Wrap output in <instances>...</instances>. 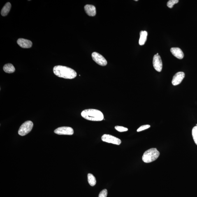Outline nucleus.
Returning a JSON list of instances; mask_svg holds the SVG:
<instances>
[{
	"label": "nucleus",
	"mask_w": 197,
	"mask_h": 197,
	"mask_svg": "<svg viewBox=\"0 0 197 197\" xmlns=\"http://www.w3.org/2000/svg\"><path fill=\"white\" fill-rule=\"evenodd\" d=\"M53 71L54 74L61 78L71 79L77 76V73L75 70L66 66H56L53 68Z\"/></svg>",
	"instance_id": "1"
},
{
	"label": "nucleus",
	"mask_w": 197,
	"mask_h": 197,
	"mask_svg": "<svg viewBox=\"0 0 197 197\" xmlns=\"http://www.w3.org/2000/svg\"><path fill=\"white\" fill-rule=\"evenodd\" d=\"M81 115L87 120L93 121H102L104 119L103 114L101 111L94 109L84 110L81 112Z\"/></svg>",
	"instance_id": "2"
},
{
	"label": "nucleus",
	"mask_w": 197,
	"mask_h": 197,
	"mask_svg": "<svg viewBox=\"0 0 197 197\" xmlns=\"http://www.w3.org/2000/svg\"><path fill=\"white\" fill-rule=\"evenodd\" d=\"M160 154L157 149L153 148L145 151L142 156V160L145 163L152 162L158 159Z\"/></svg>",
	"instance_id": "3"
},
{
	"label": "nucleus",
	"mask_w": 197,
	"mask_h": 197,
	"mask_svg": "<svg viewBox=\"0 0 197 197\" xmlns=\"http://www.w3.org/2000/svg\"><path fill=\"white\" fill-rule=\"evenodd\" d=\"M33 126V123L31 121H26L20 126L18 131V134L21 136H24L30 132Z\"/></svg>",
	"instance_id": "4"
},
{
	"label": "nucleus",
	"mask_w": 197,
	"mask_h": 197,
	"mask_svg": "<svg viewBox=\"0 0 197 197\" xmlns=\"http://www.w3.org/2000/svg\"><path fill=\"white\" fill-rule=\"evenodd\" d=\"M102 140L103 142L117 145H120L121 143V140L109 134H104L102 137Z\"/></svg>",
	"instance_id": "5"
},
{
	"label": "nucleus",
	"mask_w": 197,
	"mask_h": 197,
	"mask_svg": "<svg viewBox=\"0 0 197 197\" xmlns=\"http://www.w3.org/2000/svg\"><path fill=\"white\" fill-rule=\"evenodd\" d=\"M92 57L93 60L100 66H105L107 64L106 59L103 56L98 53L93 52L92 54Z\"/></svg>",
	"instance_id": "6"
},
{
	"label": "nucleus",
	"mask_w": 197,
	"mask_h": 197,
	"mask_svg": "<svg viewBox=\"0 0 197 197\" xmlns=\"http://www.w3.org/2000/svg\"><path fill=\"white\" fill-rule=\"evenodd\" d=\"M54 133L58 135H72L73 134V130L69 127H61L57 128Z\"/></svg>",
	"instance_id": "7"
},
{
	"label": "nucleus",
	"mask_w": 197,
	"mask_h": 197,
	"mask_svg": "<svg viewBox=\"0 0 197 197\" xmlns=\"http://www.w3.org/2000/svg\"><path fill=\"white\" fill-rule=\"evenodd\" d=\"M153 66L156 71L160 72L162 69L163 63L160 56L159 53H157L154 56L153 61Z\"/></svg>",
	"instance_id": "8"
},
{
	"label": "nucleus",
	"mask_w": 197,
	"mask_h": 197,
	"mask_svg": "<svg viewBox=\"0 0 197 197\" xmlns=\"http://www.w3.org/2000/svg\"><path fill=\"white\" fill-rule=\"evenodd\" d=\"M185 77L183 72H179L175 74L172 79V83L173 86H177L181 83Z\"/></svg>",
	"instance_id": "9"
},
{
	"label": "nucleus",
	"mask_w": 197,
	"mask_h": 197,
	"mask_svg": "<svg viewBox=\"0 0 197 197\" xmlns=\"http://www.w3.org/2000/svg\"><path fill=\"white\" fill-rule=\"evenodd\" d=\"M17 43L19 46L23 48H29L32 46V42L24 38L18 39Z\"/></svg>",
	"instance_id": "10"
},
{
	"label": "nucleus",
	"mask_w": 197,
	"mask_h": 197,
	"mask_svg": "<svg viewBox=\"0 0 197 197\" xmlns=\"http://www.w3.org/2000/svg\"><path fill=\"white\" fill-rule=\"evenodd\" d=\"M170 52L173 55L179 59H182L184 57V54L182 50L179 47H172Z\"/></svg>",
	"instance_id": "11"
},
{
	"label": "nucleus",
	"mask_w": 197,
	"mask_h": 197,
	"mask_svg": "<svg viewBox=\"0 0 197 197\" xmlns=\"http://www.w3.org/2000/svg\"><path fill=\"white\" fill-rule=\"evenodd\" d=\"M84 10L88 15L94 17L96 15V9L94 5H87L84 6Z\"/></svg>",
	"instance_id": "12"
},
{
	"label": "nucleus",
	"mask_w": 197,
	"mask_h": 197,
	"mask_svg": "<svg viewBox=\"0 0 197 197\" xmlns=\"http://www.w3.org/2000/svg\"><path fill=\"white\" fill-rule=\"evenodd\" d=\"M147 33L146 31H141L140 33V38L139 44L140 45H143L145 44L147 41Z\"/></svg>",
	"instance_id": "13"
},
{
	"label": "nucleus",
	"mask_w": 197,
	"mask_h": 197,
	"mask_svg": "<svg viewBox=\"0 0 197 197\" xmlns=\"http://www.w3.org/2000/svg\"><path fill=\"white\" fill-rule=\"evenodd\" d=\"M11 4L10 2H8L5 5L1 10V14L3 17L6 16L10 12L11 8Z\"/></svg>",
	"instance_id": "14"
},
{
	"label": "nucleus",
	"mask_w": 197,
	"mask_h": 197,
	"mask_svg": "<svg viewBox=\"0 0 197 197\" xmlns=\"http://www.w3.org/2000/svg\"><path fill=\"white\" fill-rule=\"evenodd\" d=\"M3 69L5 73H14L15 71V68L11 64H5L3 67Z\"/></svg>",
	"instance_id": "15"
},
{
	"label": "nucleus",
	"mask_w": 197,
	"mask_h": 197,
	"mask_svg": "<svg viewBox=\"0 0 197 197\" xmlns=\"http://www.w3.org/2000/svg\"><path fill=\"white\" fill-rule=\"evenodd\" d=\"M88 181L91 186H94L96 184V179L94 176L91 173L88 174Z\"/></svg>",
	"instance_id": "16"
},
{
	"label": "nucleus",
	"mask_w": 197,
	"mask_h": 197,
	"mask_svg": "<svg viewBox=\"0 0 197 197\" xmlns=\"http://www.w3.org/2000/svg\"><path fill=\"white\" fill-rule=\"evenodd\" d=\"M192 135L195 143L197 145V126H195L192 130Z\"/></svg>",
	"instance_id": "17"
},
{
	"label": "nucleus",
	"mask_w": 197,
	"mask_h": 197,
	"mask_svg": "<svg viewBox=\"0 0 197 197\" xmlns=\"http://www.w3.org/2000/svg\"><path fill=\"white\" fill-rule=\"evenodd\" d=\"M179 0H170L167 3V6L169 8H173V5L179 2Z\"/></svg>",
	"instance_id": "18"
},
{
	"label": "nucleus",
	"mask_w": 197,
	"mask_h": 197,
	"mask_svg": "<svg viewBox=\"0 0 197 197\" xmlns=\"http://www.w3.org/2000/svg\"><path fill=\"white\" fill-rule=\"evenodd\" d=\"M115 129L118 131L122 132L126 131H128V129L127 128L124 127L117 126H115Z\"/></svg>",
	"instance_id": "19"
},
{
	"label": "nucleus",
	"mask_w": 197,
	"mask_h": 197,
	"mask_svg": "<svg viewBox=\"0 0 197 197\" xmlns=\"http://www.w3.org/2000/svg\"><path fill=\"white\" fill-rule=\"evenodd\" d=\"M150 125H149L148 124L144 125L140 127L138 129H137V131L140 132L144 131V130L148 129V128H150Z\"/></svg>",
	"instance_id": "20"
},
{
	"label": "nucleus",
	"mask_w": 197,
	"mask_h": 197,
	"mask_svg": "<svg viewBox=\"0 0 197 197\" xmlns=\"http://www.w3.org/2000/svg\"><path fill=\"white\" fill-rule=\"evenodd\" d=\"M107 190L106 189H104L100 192L98 197H107Z\"/></svg>",
	"instance_id": "21"
},
{
	"label": "nucleus",
	"mask_w": 197,
	"mask_h": 197,
	"mask_svg": "<svg viewBox=\"0 0 197 197\" xmlns=\"http://www.w3.org/2000/svg\"><path fill=\"white\" fill-rule=\"evenodd\" d=\"M135 1H138V0H135Z\"/></svg>",
	"instance_id": "22"
}]
</instances>
